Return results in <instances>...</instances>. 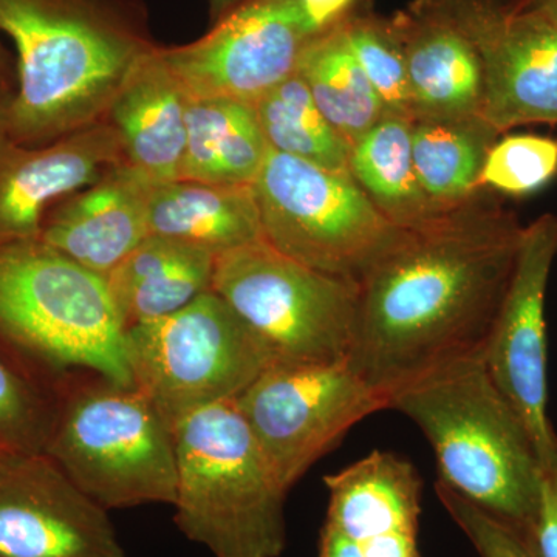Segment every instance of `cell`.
Listing matches in <instances>:
<instances>
[{
  "instance_id": "cell-36",
  "label": "cell",
  "mask_w": 557,
  "mask_h": 557,
  "mask_svg": "<svg viewBox=\"0 0 557 557\" xmlns=\"http://www.w3.org/2000/svg\"><path fill=\"white\" fill-rule=\"evenodd\" d=\"M525 10L534 11L557 27V0H533Z\"/></svg>"
},
{
  "instance_id": "cell-25",
  "label": "cell",
  "mask_w": 557,
  "mask_h": 557,
  "mask_svg": "<svg viewBox=\"0 0 557 557\" xmlns=\"http://www.w3.org/2000/svg\"><path fill=\"white\" fill-rule=\"evenodd\" d=\"M296 73L309 87L322 115L350 148L387 113L348 50L339 24L311 40Z\"/></svg>"
},
{
  "instance_id": "cell-30",
  "label": "cell",
  "mask_w": 557,
  "mask_h": 557,
  "mask_svg": "<svg viewBox=\"0 0 557 557\" xmlns=\"http://www.w3.org/2000/svg\"><path fill=\"white\" fill-rule=\"evenodd\" d=\"M443 507L463 531L479 557H539L530 539L519 528L498 519L443 482L435 483Z\"/></svg>"
},
{
  "instance_id": "cell-28",
  "label": "cell",
  "mask_w": 557,
  "mask_h": 557,
  "mask_svg": "<svg viewBox=\"0 0 557 557\" xmlns=\"http://www.w3.org/2000/svg\"><path fill=\"white\" fill-rule=\"evenodd\" d=\"M557 177V138L507 135L487 152L480 188L509 197H527Z\"/></svg>"
},
{
  "instance_id": "cell-5",
  "label": "cell",
  "mask_w": 557,
  "mask_h": 557,
  "mask_svg": "<svg viewBox=\"0 0 557 557\" xmlns=\"http://www.w3.org/2000/svg\"><path fill=\"white\" fill-rule=\"evenodd\" d=\"M106 278L38 239L0 240V343L54 370L132 386Z\"/></svg>"
},
{
  "instance_id": "cell-9",
  "label": "cell",
  "mask_w": 557,
  "mask_h": 557,
  "mask_svg": "<svg viewBox=\"0 0 557 557\" xmlns=\"http://www.w3.org/2000/svg\"><path fill=\"white\" fill-rule=\"evenodd\" d=\"M212 289L282 362L350 357L358 285L310 269L265 240L215 259Z\"/></svg>"
},
{
  "instance_id": "cell-2",
  "label": "cell",
  "mask_w": 557,
  "mask_h": 557,
  "mask_svg": "<svg viewBox=\"0 0 557 557\" xmlns=\"http://www.w3.org/2000/svg\"><path fill=\"white\" fill-rule=\"evenodd\" d=\"M16 50L10 139L40 146L108 119L139 58L156 49L138 0H0Z\"/></svg>"
},
{
  "instance_id": "cell-7",
  "label": "cell",
  "mask_w": 557,
  "mask_h": 557,
  "mask_svg": "<svg viewBox=\"0 0 557 557\" xmlns=\"http://www.w3.org/2000/svg\"><path fill=\"white\" fill-rule=\"evenodd\" d=\"M132 386L172 431L183 418L236 401L274 357L214 289L168 317L124 330Z\"/></svg>"
},
{
  "instance_id": "cell-12",
  "label": "cell",
  "mask_w": 557,
  "mask_h": 557,
  "mask_svg": "<svg viewBox=\"0 0 557 557\" xmlns=\"http://www.w3.org/2000/svg\"><path fill=\"white\" fill-rule=\"evenodd\" d=\"M478 50L482 119L498 134L527 124H557V27L511 0H423Z\"/></svg>"
},
{
  "instance_id": "cell-3",
  "label": "cell",
  "mask_w": 557,
  "mask_h": 557,
  "mask_svg": "<svg viewBox=\"0 0 557 557\" xmlns=\"http://www.w3.org/2000/svg\"><path fill=\"white\" fill-rule=\"evenodd\" d=\"M421 429L440 482L528 534L536 518L542 461L515 406L498 391L483 355L432 370L388 398Z\"/></svg>"
},
{
  "instance_id": "cell-11",
  "label": "cell",
  "mask_w": 557,
  "mask_h": 557,
  "mask_svg": "<svg viewBox=\"0 0 557 557\" xmlns=\"http://www.w3.org/2000/svg\"><path fill=\"white\" fill-rule=\"evenodd\" d=\"M318 35L300 0H240L203 38L160 53L189 101L255 106L295 75Z\"/></svg>"
},
{
  "instance_id": "cell-37",
  "label": "cell",
  "mask_w": 557,
  "mask_h": 557,
  "mask_svg": "<svg viewBox=\"0 0 557 557\" xmlns=\"http://www.w3.org/2000/svg\"><path fill=\"white\" fill-rule=\"evenodd\" d=\"M0 76L16 83V60H13L2 40H0Z\"/></svg>"
},
{
  "instance_id": "cell-33",
  "label": "cell",
  "mask_w": 557,
  "mask_h": 557,
  "mask_svg": "<svg viewBox=\"0 0 557 557\" xmlns=\"http://www.w3.org/2000/svg\"><path fill=\"white\" fill-rule=\"evenodd\" d=\"M355 0H300L304 14L318 33L329 30L347 17Z\"/></svg>"
},
{
  "instance_id": "cell-39",
  "label": "cell",
  "mask_w": 557,
  "mask_h": 557,
  "mask_svg": "<svg viewBox=\"0 0 557 557\" xmlns=\"http://www.w3.org/2000/svg\"><path fill=\"white\" fill-rule=\"evenodd\" d=\"M533 0H511V9L515 11L525 10Z\"/></svg>"
},
{
  "instance_id": "cell-1",
  "label": "cell",
  "mask_w": 557,
  "mask_h": 557,
  "mask_svg": "<svg viewBox=\"0 0 557 557\" xmlns=\"http://www.w3.org/2000/svg\"><path fill=\"white\" fill-rule=\"evenodd\" d=\"M525 225L482 188L401 228L358 285L348 364L388 398L432 370L485 351Z\"/></svg>"
},
{
  "instance_id": "cell-18",
  "label": "cell",
  "mask_w": 557,
  "mask_h": 557,
  "mask_svg": "<svg viewBox=\"0 0 557 557\" xmlns=\"http://www.w3.org/2000/svg\"><path fill=\"white\" fill-rule=\"evenodd\" d=\"M188 104L157 46L139 58L110 106L106 120L119 132L124 159L156 185L182 175Z\"/></svg>"
},
{
  "instance_id": "cell-31",
  "label": "cell",
  "mask_w": 557,
  "mask_h": 557,
  "mask_svg": "<svg viewBox=\"0 0 557 557\" xmlns=\"http://www.w3.org/2000/svg\"><path fill=\"white\" fill-rule=\"evenodd\" d=\"M527 536L539 557H557V450L542 468L536 518Z\"/></svg>"
},
{
  "instance_id": "cell-20",
  "label": "cell",
  "mask_w": 557,
  "mask_h": 557,
  "mask_svg": "<svg viewBox=\"0 0 557 557\" xmlns=\"http://www.w3.org/2000/svg\"><path fill=\"white\" fill-rule=\"evenodd\" d=\"M149 234L203 249L215 258L262 240L255 185L161 183L150 197Z\"/></svg>"
},
{
  "instance_id": "cell-4",
  "label": "cell",
  "mask_w": 557,
  "mask_h": 557,
  "mask_svg": "<svg viewBox=\"0 0 557 557\" xmlns=\"http://www.w3.org/2000/svg\"><path fill=\"white\" fill-rule=\"evenodd\" d=\"M175 522L214 557H281L287 548L282 485L236 401L197 410L174 428Z\"/></svg>"
},
{
  "instance_id": "cell-23",
  "label": "cell",
  "mask_w": 557,
  "mask_h": 557,
  "mask_svg": "<svg viewBox=\"0 0 557 557\" xmlns=\"http://www.w3.org/2000/svg\"><path fill=\"white\" fill-rule=\"evenodd\" d=\"M348 172L398 228H413L445 209L435 207L418 182L408 116L386 113L362 135L350 148Z\"/></svg>"
},
{
  "instance_id": "cell-10",
  "label": "cell",
  "mask_w": 557,
  "mask_h": 557,
  "mask_svg": "<svg viewBox=\"0 0 557 557\" xmlns=\"http://www.w3.org/2000/svg\"><path fill=\"white\" fill-rule=\"evenodd\" d=\"M285 490H292L348 429L387 409L348 364L274 361L236 399Z\"/></svg>"
},
{
  "instance_id": "cell-22",
  "label": "cell",
  "mask_w": 557,
  "mask_h": 557,
  "mask_svg": "<svg viewBox=\"0 0 557 557\" xmlns=\"http://www.w3.org/2000/svg\"><path fill=\"white\" fill-rule=\"evenodd\" d=\"M269 152L255 106L228 100L189 101L180 180L255 185Z\"/></svg>"
},
{
  "instance_id": "cell-24",
  "label": "cell",
  "mask_w": 557,
  "mask_h": 557,
  "mask_svg": "<svg viewBox=\"0 0 557 557\" xmlns=\"http://www.w3.org/2000/svg\"><path fill=\"white\" fill-rule=\"evenodd\" d=\"M500 134L482 116L412 119V153L428 199L449 208L474 196L487 152Z\"/></svg>"
},
{
  "instance_id": "cell-14",
  "label": "cell",
  "mask_w": 557,
  "mask_h": 557,
  "mask_svg": "<svg viewBox=\"0 0 557 557\" xmlns=\"http://www.w3.org/2000/svg\"><path fill=\"white\" fill-rule=\"evenodd\" d=\"M0 557H129L109 511L47 454L0 449Z\"/></svg>"
},
{
  "instance_id": "cell-16",
  "label": "cell",
  "mask_w": 557,
  "mask_h": 557,
  "mask_svg": "<svg viewBox=\"0 0 557 557\" xmlns=\"http://www.w3.org/2000/svg\"><path fill=\"white\" fill-rule=\"evenodd\" d=\"M156 183L127 161L50 209L40 240L106 277L149 236Z\"/></svg>"
},
{
  "instance_id": "cell-21",
  "label": "cell",
  "mask_w": 557,
  "mask_h": 557,
  "mask_svg": "<svg viewBox=\"0 0 557 557\" xmlns=\"http://www.w3.org/2000/svg\"><path fill=\"white\" fill-rule=\"evenodd\" d=\"M215 259L149 234L104 277L124 329L175 313L212 289Z\"/></svg>"
},
{
  "instance_id": "cell-34",
  "label": "cell",
  "mask_w": 557,
  "mask_h": 557,
  "mask_svg": "<svg viewBox=\"0 0 557 557\" xmlns=\"http://www.w3.org/2000/svg\"><path fill=\"white\" fill-rule=\"evenodd\" d=\"M319 557H364V555L357 542L350 541L335 528L324 523L321 542H319Z\"/></svg>"
},
{
  "instance_id": "cell-38",
  "label": "cell",
  "mask_w": 557,
  "mask_h": 557,
  "mask_svg": "<svg viewBox=\"0 0 557 557\" xmlns=\"http://www.w3.org/2000/svg\"><path fill=\"white\" fill-rule=\"evenodd\" d=\"M239 2L240 0H208L212 20L219 21L220 17L225 16Z\"/></svg>"
},
{
  "instance_id": "cell-26",
  "label": "cell",
  "mask_w": 557,
  "mask_h": 557,
  "mask_svg": "<svg viewBox=\"0 0 557 557\" xmlns=\"http://www.w3.org/2000/svg\"><path fill=\"white\" fill-rule=\"evenodd\" d=\"M255 109L271 150L348 172L350 146L322 115L298 73L269 91Z\"/></svg>"
},
{
  "instance_id": "cell-29",
  "label": "cell",
  "mask_w": 557,
  "mask_h": 557,
  "mask_svg": "<svg viewBox=\"0 0 557 557\" xmlns=\"http://www.w3.org/2000/svg\"><path fill=\"white\" fill-rule=\"evenodd\" d=\"M57 406L0 357V449L44 453Z\"/></svg>"
},
{
  "instance_id": "cell-17",
  "label": "cell",
  "mask_w": 557,
  "mask_h": 557,
  "mask_svg": "<svg viewBox=\"0 0 557 557\" xmlns=\"http://www.w3.org/2000/svg\"><path fill=\"white\" fill-rule=\"evenodd\" d=\"M408 69L412 119L482 116V61L453 22L416 0L391 22Z\"/></svg>"
},
{
  "instance_id": "cell-27",
  "label": "cell",
  "mask_w": 557,
  "mask_h": 557,
  "mask_svg": "<svg viewBox=\"0 0 557 557\" xmlns=\"http://www.w3.org/2000/svg\"><path fill=\"white\" fill-rule=\"evenodd\" d=\"M339 30L386 112L412 120L405 53L391 22L344 17Z\"/></svg>"
},
{
  "instance_id": "cell-32",
  "label": "cell",
  "mask_w": 557,
  "mask_h": 557,
  "mask_svg": "<svg viewBox=\"0 0 557 557\" xmlns=\"http://www.w3.org/2000/svg\"><path fill=\"white\" fill-rule=\"evenodd\" d=\"M364 557H423L416 534L388 533L359 545Z\"/></svg>"
},
{
  "instance_id": "cell-8",
  "label": "cell",
  "mask_w": 557,
  "mask_h": 557,
  "mask_svg": "<svg viewBox=\"0 0 557 557\" xmlns=\"http://www.w3.org/2000/svg\"><path fill=\"white\" fill-rule=\"evenodd\" d=\"M262 236L282 255L359 285L398 236L350 172L271 150L255 182Z\"/></svg>"
},
{
  "instance_id": "cell-15",
  "label": "cell",
  "mask_w": 557,
  "mask_h": 557,
  "mask_svg": "<svg viewBox=\"0 0 557 557\" xmlns=\"http://www.w3.org/2000/svg\"><path fill=\"white\" fill-rule=\"evenodd\" d=\"M126 161L102 120L40 146L0 141V240L38 239L51 208Z\"/></svg>"
},
{
  "instance_id": "cell-13",
  "label": "cell",
  "mask_w": 557,
  "mask_h": 557,
  "mask_svg": "<svg viewBox=\"0 0 557 557\" xmlns=\"http://www.w3.org/2000/svg\"><path fill=\"white\" fill-rule=\"evenodd\" d=\"M557 256V214L525 225L515 273L487 338L483 359L491 379L525 421L542 468L557 450L548 416L545 299Z\"/></svg>"
},
{
  "instance_id": "cell-35",
  "label": "cell",
  "mask_w": 557,
  "mask_h": 557,
  "mask_svg": "<svg viewBox=\"0 0 557 557\" xmlns=\"http://www.w3.org/2000/svg\"><path fill=\"white\" fill-rule=\"evenodd\" d=\"M16 83L0 76V141L10 138V112Z\"/></svg>"
},
{
  "instance_id": "cell-6",
  "label": "cell",
  "mask_w": 557,
  "mask_h": 557,
  "mask_svg": "<svg viewBox=\"0 0 557 557\" xmlns=\"http://www.w3.org/2000/svg\"><path fill=\"white\" fill-rule=\"evenodd\" d=\"M47 454L106 511L174 505V431L135 387L100 379L57 406Z\"/></svg>"
},
{
  "instance_id": "cell-19",
  "label": "cell",
  "mask_w": 557,
  "mask_h": 557,
  "mask_svg": "<svg viewBox=\"0 0 557 557\" xmlns=\"http://www.w3.org/2000/svg\"><path fill=\"white\" fill-rule=\"evenodd\" d=\"M330 493L327 525L364 544L388 533L418 536L423 480L406 458L373 450L324 479Z\"/></svg>"
}]
</instances>
